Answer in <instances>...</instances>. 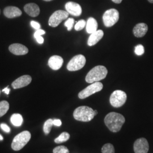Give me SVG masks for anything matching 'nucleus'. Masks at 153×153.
<instances>
[{
    "mask_svg": "<svg viewBox=\"0 0 153 153\" xmlns=\"http://www.w3.org/2000/svg\"><path fill=\"white\" fill-rule=\"evenodd\" d=\"M125 117L117 112H110L106 115L104 119L105 124L112 132H118L120 131L125 123Z\"/></svg>",
    "mask_w": 153,
    "mask_h": 153,
    "instance_id": "obj_1",
    "label": "nucleus"
},
{
    "mask_svg": "<svg viewBox=\"0 0 153 153\" xmlns=\"http://www.w3.org/2000/svg\"><path fill=\"white\" fill-rule=\"evenodd\" d=\"M108 73L107 68L102 65L94 67L88 73L86 76V81L89 83L99 82L104 79Z\"/></svg>",
    "mask_w": 153,
    "mask_h": 153,
    "instance_id": "obj_2",
    "label": "nucleus"
},
{
    "mask_svg": "<svg viewBox=\"0 0 153 153\" xmlns=\"http://www.w3.org/2000/svg\"><path fill=\"white\" fill-rule=\"evenodd\" d=\"M94 110L88 106H80L74 110L73 117L76 120L88 122L95 117Z\"/></svg>",
    "mask_w": 153,
    "mask_h": 153,
    "instance_id": "obj_3",
    "label": "nucleus"
},
{
    "mask_svg": "<svg viewBox=\"0 0 153 153\" xmlns=\"http://www.w3.org/2000/svg\"><path fill=\"white\" fill-rule=\"evenodd\" d=\"M31 133L30 131H25L16 135L13 140L11 148L15 150L18 151L21 150L31 139Z\"/></svg>",
    "mask_w": 153,
    "mask_h": 153,
    "instance_id": "obj_4",
    "label": "nucleus"
},
{
    "mask_svg": "<svg viewBox=\"0 0 153 153\" xmlns=\"http://www.w3.org/2000/svg\"><path fill=\"white\" fill-rule=\"evenodd\" d=\"M127 99L126 93L122 90H115L111 95L109 102L115 108H119L126 103Z\"/></svg>",
    "mask_w": 153,
    "mask_h": 153,
    "instance_id": "obj_5",
    "label": "nucleus"
},
{
    "mask_svg": "<svg viewBox=\"0 0 153 153\" xmlns=\"http://www.w3.org/2000/svg\"><path fill=\"white\" fill-rule=\"evenodd\" d=\"M119 19V13L115 9H111L106 11L103 16V21L107 27H110L115 25Z\"/></svg>",
    "mask_w": 153,
    "mask_h": 153,
    "instance_id": "obj_6",
    "label": "nucleus"
},
{
    "mask_svg": "<svg viewBox=\"0 0 153 153\" xmlns=\"http://www.w3.org/2000/svg\"><path fill=\"white\" fill-rule=\"evenodd\" d=\"M103 88V85L101 82H94L80 91L78 94V97L81 99L86 98L95 93L100 91Z\"/></svg>",
    "mask_w": 153,
    "mask_h": 153,
    "instance_id": "obj_7",
    "label": "nucleus"
},
{
    "mask_svg": "<svg viewBox=\"0 0 153 153\" xmlns=\"http://www.w3.org/2000/svg\"><path fill=\"white\" fill-rule=\"evenodd\" d=\"M86 61V58L83 55H76L69 62L67 65V69L68 71H79L83 68Z\"/></svg>",
    "mask_w": 153,
    "mask_h": 153,
    "instance_id": "obj_8",
    "label": "nucleus"
},
{
    "mask_svg": "<svg viewBox=\"0 0 153 153\" xmlns=\"http://www.w3.org/2000/svg\"><path fill=\"white\" fill-rule=\"evenodd\" d=\"M69 16V13L64 10H57L50 16L48 23L50 26L56 27L58 26L61 22L66 19Z\"/></svg>",
    "mask_w": 153,
    "mask_h": 153,
    "instance_id": "obj_9",
    "label": "nucleus"
},
{
    "mask_svg": "<svg viewBox=\"0 0 153 153\" xmlns=\"http://www.w3.org/2000/svg\"><path fill=\"white\" fill-rule=\"evenodd\" d=\"M133 149L135 153H148L149 145L146 138H138L134 143Z\"/></svg>",
    "mask_w": 153,
    "mask_h": 153,
    "instance_id": "obj_10",
    "label": "nucleus"
},
{
    "mask_svg": "<svg viewBox=\"0 0 153 153\" xmlns=\"http://www.w3.org/2000/svg\"><path fill=\"white\" fill-rule=\"evenodd\" d=\"M66 11L73 16H78L82 14V8L80 5L74 2H68L65 6Z\"/></svg>",
    "mask_w": 153,
    "mask_h": 153,
    "instance_id": "obj_11",
    "label": "nucleus"
},
{
    "mask_svg": "<svg viewBox=\"0 0 153 153\" xmlns=\"http://www.w3.org/2000/svg\"><path fill=\"white\" fill-rule=\"evenodd\" d=\"M32 81L31 76L28 75H25L17 78L12 83V87L14 89L24 88L28 86Z\"/></svg>",
    "mask_w": 153,
    "mask_h": 153,
    "instance_id": "obj_12",
    "label": "nucleus"
},
{
    "mask_svg": "<svg viewBox=\"0 0 153 153\" xmlns=\"http://www.w3.org/2000/svg\"><path fill=\"white\" fill-rule=\"evenodd\" d=\"M9 49L13 54L18 56L26 55L28 52V49L26 46L18 43L11 44Z\"/></svg>",
    "mask_w": 153,
    "mask_h": 153,
    "instance_id": "obj_13",
    "label": "nucleus"
},
{
    "mask_svg": "<svg viewBox=\"0 0 153 153\" xmlns=\"http://www.w3.org/2000/svg\"><path fill=\"white\" fill-rule=\"evenodd\" d=\"M63 62V59L61 56L55 55L49 58L48 65L54 71H57L61 68Z\"/></svg>",
    "mask_w": 153,
    "mask_h": 153,
    "instance_id": "obj_14",
    "label": "nucleus"
},
{
    "mask_svg": "<svg viewBox=\"0 0 153 153\" xmlns=\"http://www.w3.org/2000/svg\"><path fill=\"white\" fill-rule=\"evenodd\" d=\"M148 30V25L143 23H140L136 25L133 28V33L136 37L142 38L146 35Z\"/></svg>",
    "mask_w": 153,
    "mask_h": 153,
    "instance_id": "obj_15",
    "label": "nucleus"
},
{
    "mask_svg": "<svg viewBox=\"0 0 153 153\" xmlns=\"http://www.w3.org/2000/svg\"><path fill=\"white\" fill-rule=\"evenodd\" d=\"M4 14L8 18H14L22 15V11L16 6H7L5 8Z\"/></svg>",
    "mask_w": 153,
    "mask_h": 153,
    "instance_id": "obj_16",
    "label": "nucleus"
},
{
    "mask_svg": "<svg viewBox=\"0 0 153 153\" xmlns=\"http://www.w3.org/2000/svg\"><path fill=\"white\" fill-rule=\"evenodd\" d=\"M25 12L30 16L35 17L40 14V8L38 5L34 3L27 4L24 7Z\"/></svg>",
    "mask_w": 153,
    "mask_h": 153,
    "instance_id": "obj_17",
    "label": "nucleus"
},
{
    "mask_svg": "<svg viewBox=\"0 0 153 153\" xmlns=\"http://www.w3.org/2000/svg\"><path fill=\"white\" fill-rule=\"evenodd\" d=\"M104 33L102 30H97V31L91 33L88 39V44L89 46H93L98 43L103 37Z\"/></svg>",
    "mask_w": 153,
    "mask_h": 153,
    "instance_id": "obj_18",
    "label": "nucleus"
},
{
    "mask_svg": "<svg viewBox=\"0 0 153 153\" xmlns=\"http://www.w3.org/2000/svg\"><path fill=\"white\" fill-rule=\"evenodd\" d=\"M86 31L87 33L91 34L97 31L98 28V23L95 19L94 18L90 17L88 19V21L86 22Z\"/></svg>",
    "mask_w": 153,
    "mask_h": 153,
    "instance_id": "obj_19",
    "label": "nucleus"
},
{
    "mask_svg": "<svg viewBox=\"0 0 153 153\" xmlns=\"http://www.w3.org/2000/svg\"><path fill=\"white\" fill-rule=\"evenodd\" d=\"M10 121L13 126H20L23 124V119L22 115L21 114H14L11 116Z\"/></svg>",
    "mask_w": 153,
    "mask_h": 153,
    "instance_id": "obj_20",
    "label": "nucleus"
},
{
    "mask_svg": "<svg viewBox=\"0 0 153 153\" xmlns=\"http://www.w3.org/2000/svg\"><path fill=\"white\" fill-rule=\"evenodd\" d=\"M9 109V104L7 101L4 100L1 102H0V117L5 115Z\"/></svg>",
    "mask_w": 153,
    "mask_h": 153,
    "instance_id": "obj_21",
    "label": "nucleus"
},
{
    "mask_svg": "<svg viewBox=\"0 0 153 153\" xmlns=\"http://www.w3.org/2000/svg\"><path fill=\"white\" fill-rule=\"evenodd\" d=\"M70 138V134L68 132H63L55 140V143H61L67 141Z\"/></svg>",
    "mask_w": 153,
    "mask_h": 153,
    "instance_id": "obj_22",
    "label": "nucleus"
},
{
    "mask_svg": "<svg viewBox=\"0 0 153 153\" xmlns=\"http://www.w3.org/2000/svg\"><path fill=\"white\" fill-rule=\"evenodd\" d=\"M53 120L50 119L45 122L44 126H43V131H44V133L45 134H48L51 132L52 127V126H53Z\"/></svg>",
    "mask_w": 153,
    "mask_h": 153,
    "instance_id": "obj_23",
    "label": "nucleus"
},
{
    "mask_svg": "<svg viewBox=\"0 0 153 153\" xmlns=\"http://www.w3.org/2000/svg\"><path fill=\"white\" fill-rule=\"evenodd\" d=\"M102 153H115V149L111 143H106L102 148Z\"/></svg>",
    "mask_w": 153,
    "mask_h": 153,
    "instance_id": "obj_24",
    "label": "nucleus"
},
{
    "mask_svg": "<svg viewBox=\"0 0 153 153\" xmlns=\"http://www.w3.org/2000/svg\"><path fill=\"white\" fill-rule=\"evenodd\" d=\"M53 152V153H69V150L65 146H59L55 148Z\"/></svg>",
    "mask_w": 153,
    "mask_h": 153,
    "instance_id": "obj_25",
    "label": "nucleus"
},
{
    "mask_svg": "<svg viewBox=\"0 0 153 153\" xmlns=\"http://www.w3.org/2000/svg\"><path fill=\"white\" fill-rule=\"evenodd\" d=\"M86 22L85 20L82 19L76 23V25L74 26V28L76 31H81L86 26Z\"/></svg>",
    "mask_w": 153,
    "mask_h": 153,
    "instance_id": "obj_26",
    "label": "nucleus"
},
{
    "mask_svg": "<svg viewBox=\"0 0 153 153\" xmlns=\"http://www.w3.org/2000/svg\"><path fill=\"white\" fill-rule=\"evenodd\" d=\"M74 23V19L73 18H69L66 21V22L64 23V25L67 27L68 31H71L73 27Z\"/></svg>",
    "mask_w": 153,
    "mask_h": 153,
    "instance_id": "obj_27",
    "label": "nucleus"
},
{
    "mask_svg": "<svg viewBox=\"0 0 153 153\" xmlns=\"http://www.w3.org/2000/svg\"><path fill=\"white\" fill-rule=\"evenodd\" d=\"M134 52L138 56H141L145 52V49L143 46L141 44H138L135 47Z\"/></svg>",
    "mask_w": 153,
    "mask_h": 153,
    "instance_id": "obj_28",
    "label": "nucleus"
},
{
    "mask_svg": "<svg viewBox=\"0 0 153 153\" xmlns=\"http://www.w3.org/2000/svg\"><path fill=\"white\" fill-rule=\"evenodd\" d=\"M31 26L34 29H35L36 30L40 29V27H41V26H40L39 23L35 22V21H33L31 22Z\"/></svg>",
    "mask_w": 153,
    "mask_h": 153,
    "instance_id": "obj_29",
    "label": "nucleus"
},
{
    "mask_svg": "<svg viewBox=\"0 0 153 153\" xmlns=\"http://www.w3.org/2000/svg\"><path fill=\"white\" fill-rule=\"evenodd\" d=\"M0 127L2 129V131L6 132V133H10V128L7 126L6 124L4 123H2L1 125H0Z\"/></svg>",
    "mask_w": 153,
    "mask_h": 153,
    "instance_id": "obj_30",
    "label": "nucleus"
},
{
    "mask_svg": "<svg viewBox=\"0 0 153 153\" xmlns=\"http://www.w3.org/2000/svg\"><path fill=\"white\" fill-rule=\"evenodd\" d=\"M45 33V31H44L42 29H39L38 30H36L35 33H34V37L37 36H42L43 35H44Z\"/></svg>",
    "mask_w": 153,
    "mask_h": 153,
    "instance_id": "obj_31",
    "label": "nucleus"
},
{
    "mask_svg": "<svg viewBox=\"0 0 153 153\" xmlns=\"http://www.w3.org/2000/svg\"><path fill=\"white\" fill-rule=\"evenodd\" d=\"M35 38L36 39V40L39 44H43L44 43V39L42 36H35Z\"/></svg>",
    "mask_w": 153,
    "mask_h": 153,
    "instance_id": "obj_32",
    "label": "nucleus"
},
{
    "mask_svg": "<svg viewBox=\"0 0 153 153\" xmlns=\"http://www.w3.org/2000/svg\"><path fill=\"white\" fill-rule=\"evenodd\" d=\"M53 125L55 126H61V121L59 119H55L53 121Z\"/></svg>",
    "mask_w": 153,
    "mask_h": 153,
    "instance_id": "obj_33",
    "label": "nucleus"
},
{
    "mask_svg": "<svg viewBox=\"0 0 153 153\" xmlns=\"http://www.w3.org/2000/svg\"><path fill=\"white\" fill-rule=\"evenodd\" d=\"M10 90V88H9V87H7V88H4V90H2V91H3V92H5L7 95H8V94H9Z\"/></svg>",
    "mask_w": 153,
    "mask_h": 153,
    "instance_id": "obj_34",
    "label": "nucleus"
},
{
    "mask_svg": "<svg viewBox=\"0 0 153 153\" xmlns=\"http://www.w3.org/2000/svg\"><path fill=\"white\" fill-rule=\"evenodd\" d=\"M114 3L116 4H120L123 0H112Z\"/></svg>",
    "mask_w": 153,
    "mask_h": 153,
    "instance_id": "obj_35",
    "label": "nucleus"
},
{
    "mask_svg": "<svg viewBox=\"0 0 153 153\" xmlns=\"http://www.w3.org/2000/svg\"><path fill=\"white\" fill-rule=\"evenodd\" d=\"M94 114H95V115L96 116L98 114V111L97 110H94Z\"/></svg>",
    "mask_w": 153,
    "mask_h": 153,
    "instance_id": "obj_36",
    "label": "nucleus"
},
{
    "mask_svg": "<svg viewBox=\"0 0 153 153\" xmlns=\"http://www.w3.org/2000/svg\"><path fill=\"white\" fill-rule=\"evenodd\" d=\"M3 139H4V138L0 134V141H2V140H3Z\"/></svg>",
    "mask_w": 153,
    "mask_h": 153,
    "instance_id": "obj_37",
    "label": "nucleus"
},
{
    "mask_svg": "<svg viewBox=\"0 0 153 153\" xmlns=\"http://www.w3.org/2000/svg\"><path fill=\"white\" fill-rule=\"evenodd\" d=\"M148 1H149L150 3L153 4V0H148Z\"/></svg>",
    "mask_w": 153,
    "mask_h": 153,
    "instance_id": "obj_38",
    "label": "nucleus"
},
{
    "mask_svg": "<svg viewBox=\"0 0 153 153\" xmlns=\"http://www.w3.org/2000/svg\"><path fill=\"white\" fill-rule=\"evenodd\" d=\"M45 1H52V0H44Z\"/></svg>",
    "mask_w": 153,
    "mask_h": 153,
    "instance_id": "obj_39",
    "label": "nucleus"
},
{
    "mask_svg": "<svg viewBox=\"0 0 153 153\" xmlns=\"http://www.w3.org/2000/svg\"><path fill=\"white\" fill-rule=\"evenodd\" d=\"M0 13H1V10H0Z\"/></svg>",
    "mask_w": 153,
    "mask_h": 153,
    "instance_id": "obj_40",
    "label": "nucleus"
}]
</instances>
